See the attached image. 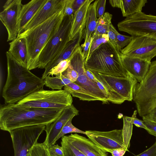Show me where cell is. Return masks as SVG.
<instances>
[{
  "instance_id": "1",
  "label": "cell",
  "mask_w": 156,
  "mask_h": 156,
  "mask_svg": "<svg viewBox=\"0 0 156 156\" xmlns=\"http://www.w3.org/2000/svg\"><path fill=\"white\" fill-rule=\"evenodd\" d=\"M7 76L2 96L5 104H16L30 94L43 89L44 80L16 61L6 52Z\"/></svg>"
},
{
  "instance_id": "2",
  "label": "cell",
  "mask_w": 156,
  "mask_h": 156,
  "mask_svg": "<svg viewBox=\"0 0 156 156\" xmlns=\"http://www.w3.org/2000/svg\"><path fill=\"white\" fill-rule=\"evenodd\" d=\"M63 109L28 107L17 103L5 104L0 107V128L9 132L27 126H46L57 119Z\"/></svg>"
},
{
  "instance_id": "3",
  "label": "cell",
  "mask_w": 156,
  "mask_h": 156,
  "mask_svg": "<svg viewBox=\"0 0 156 156\" xmlns=\"http://www.w3.org/2000/svg\"><path fill=\"white\" fill-rule=\"evenodd\" d=\"M64 8L43 23L18 35L25 38L27 50V69L37 68L39 55L58 29L64 16Z\"/></svg>"
},
{
  "instance_id": "4",
  "label": "cell",
  "mask_w": 156,
  "mask_h": 156,
  "mask_svg": "<svg viewBox=\"0 0 156 156\" xmlns=\"http://www.w3.org/2000/svg\"><path fill=\"white\" fill-rule=\"evenodd\" d=\"M120 53L109 41L101 45L85 61V68L103 74L127 77L130 75L122 65Z\"/></svg>"
},
{
  "instance_id": "5",
  "label": "cell",
  "mask_w": 156,
  "mask_h": 156,
  "mask_svg": "<svg viewBox=\"0 0 156 156\" xmlns=\"http://www.w3.org/2000/svg\"><path fill=\"white\" fill-rule=\"evenodd\" d=\"M90 72L105 87L108 101L120 104L125 101L133 100L137 82L131 75L117 77Z\"/></svg>"
},
{
  "instance_id": "6",
  "label": "cell",
  "mask_w": 156,
  "mask_h": 156,
  "mask_svg": "<svg viewBox=\"0 0 156 156\" xmlns=\"http://www.w3.org/2000/svg\"><path fill=\"white\" fill-rule=\"evenodd\" d=\"M133 100L139 116L142 117L156 107V60L151 62L144 78L137 83Z\"/></svg>"
},
{
  "instance_id": "7",
  "label": "cell",
  "mask_w": 156,
  "mask_h": 156,
  "mask_svg": "<svg viewBox=\"0 0 156 156\" xmlns=\"http://www.w3.org/2000/svg\"><path fill=\"white\" fill-rule=\"evenodd\" d=\"M71 95L64 90H46L36 92L17 104L28 107L63 109L72 104Z\"/></svg>"
},
{
  "instance_id": "8",
  "label": "cell",
  "mask_w": 156,
  "mask_h": 156,
  "mask_svg": "<svg viewBox=\"0 0 156 156\" xmlns=\"http://www.w3.org/2000/svg\"><path fill=\"white\" fill-rule=\"evenodd\" d=\"M73 15L71 16L64 15L57 31L41 52L37 68L45 69L48 63L62 50L70 41Z\"/></svg>"
},
{
  "instance_id": "9",
  "label": "cell",
  "mask_w": 156,
  "mask_h": 156,
  "mask_svg": "<svg viewBox=\"0 0 156 156\" xmlns=\"http://www.w3.org/2000/svg\"><path fill=\"white\" fill-rule=\"evenodd\" d=\"M119 30L132 36L146 37L156 40V16L140 12L118 23Z\"/></svg>"
},
{
  "instance_id": "10",
  "label": "cell",
  "mask_w": 156,
  "mask_h": 156,
  "mask_svg": "<svg viewBox=\"0 0 156 156\" xmlns=\"http://www.w3.org/2000/svg\"><path fill=\"white\" fill-rule=\"evenodd\" d=\"M46 127L44 125H34L10 131L14 156H28L30 149L37 142Z\"/></svg>"
},
{
  "instance_id": "11",
  "label": "cell",
  "mask_w": 156,
  "mask_h": 156,
  "mask_svg": "<svg viewBox=\"0 0 156 156\" xmlns=\"http://www.w3.org/2000/svg\"><path fill=\"white\" fill-rule=\"evenodd\" d=\"M70 64L78 73V76L75 83L86 90L89 94L103 103L108 102V96L98 87L97 84L87 76L85 68V59L82 55L81 47L79 46L70 58Z\"/></svg>"
},
{
  "instance_id": "12",
  "label": "cell",
  "mask_w": 156,
  "mask_h": 156,
  "mask_svg": "<svg viewBox=\"0 0 156 156\" xmlns=\"http://www.w3.org/2000/svg\"><path fill=\"white\" fill-rule=\"evenodd\" d=\"M129 44L122 49L123 55L139 58L149 62L156 56V40L146 37L132 36Z\"/></svg>"
},
{
  "instance_id": "13",
  "label": "cell",
  "mask_w": 156,
  "mask_h": 156,
  "mask_svg": "<svg viewBox=\"0 0 156 156\" xmlns=\"http://www.w3.org/2000/svg\"><path fill=\"white\" fill-rule=\"evenodd\" d=\"M85 132L88 138L106 152L119 148L129 151L124 143L122 129L108 131L89 130Z\"/></svg>"
},
{
  "instance_id": "14",
  "label": "cell",
  "mask_w": 156,
  "mask_h": 156,
  "mask_svg": "<svg viewBox=\"0 0 156 156\" xmlns=\"http://www.w3.org/2000/svg\"><path fill=\"white\" fill-rule=\"evenodd\" d=\"M21 0H12L8 6L0 13L1 21L7 31V41L15 39L18 35V20L23 5Z\"/></svg>"
},
{
  "instance_id": "15",
  "label": "cell",
  "mask_w": 156,
  "mask_h": 156,
  "mask_svg": "<svg viewBox=\"0 0 156 156\" xmlns=\"http://www.w3.org/2000/svg\"><path fill=\"white\" fill-rule=\"evenodd\" d=\"M79 112L73 104L64 108L57 119L46 126L45 131L46 135L43 143L48 147L55 144L64 126L69 119L78 115Z\"/></svg>"
},
{
  "instance_id": "16",
  "label": "cell",
  "mask_w": 156,
  "mask_h": 156,
  "mask_svg": "<svg viewBox=\"0 0 156 156\" xmlns=\"http://www.w3.org/2000/svg\"><path fill=\"white\" fill-rule=\"evenodd\" d=\"M64 1L65 0H47L23 28L21 33L28 31L43 23L61 10L64 7Z\"/></svg>"
},
{
  "instance_id": "17",
  "label": "cell",
  "mask_w": 156,
  "mask_h": 156,
  "mask_svg": "<svg viewBox=\"0 0 156 156\" xmlns=\"http://www.w3.org/2000/svg\"><path fill=\"white\" fill-rule=\"evenodd\" d=\"M120 53L125 69L137 82L140 83L147 73L151 62L136 57L125 56Z\"/></svg>"
},
{
  "instance_id": "18",
  "label": "cell",
  "mask_w": 156,
  "mask_h": 156,
  "mask_svg": "<svg viewBox=\"0 0 156 156\" xmlns=\"http://www.w3.org/2000/svg\"><path fill=\"white\" fill-rule=\"evenodd\" d=\"M83 27H82L76 36L68 42L62 50L48 63L45 68L42 79L44 80L48 75L50 70L61 61L70 58L75 51L80 46V43L83 38Z\"/></svg>"
},
{
  "instance_id": "19",
  "label": "cell",
  "mask_w": 156,
  "mask_h": 156,
  "mask_svg": "<svg viewBox=\"0 0 156 156\" xmlns=\"http://www.w3.org/2000/svg\"><path fill=\"white\" fill-rule=\"evenodd\" d=\"M64 136L70 143L86 156H108L106 152L88 138L77 133Z\"/></svg>"
},
{
  "instance_id": "20",
  "label": "cell",
  "mask_w": 156,
  "mask_h": 156,
  "mask_svg": "<svg viewBox=\"0 0 156 156\" xmlns=\"http://www.w3.org/2000/svg\"><path fill=\"white\" fill-rule=\"evenodd\" d=\"M47 0H32L23 5L19 14L18 20V35L27 25L37 12L44 5Z\"/></svg>"
},
{
  "instance_id": "21",
  "label": "cell",
  "mask_w": 156,
  "mask_h": 156,
  "mask_svg": "<svg viewBox=\"0 0 156 156\" xmlns=\"http://www.w3.org/2000/svg\"><path fill=\"white\" fill-rule=\"evenodd\" d=\"M9 52L18 62L27 67V50L24 37H18L9 43Z\"/></svg>"
},
{
  "instance_id": "22",
  "label": "cell",
  "mask_w": 156,
  "mask_h": 156,
  "mask_svg": "<svg viewBox=\"0 0 156 156\" xmlns=\"http://www.w3.org/2000/svg\"><path fill=\"white\" fill-rule=\"evenodd\" d=\"M94 1V0H86L81 6L74 13L70 41L76 36L82 27H84L88 8Z\"/></svg>"
},
{
  "instance_id": "23",
  "label": "cell",
  "mask_w": 156,
  "mask_h": 156,
  "mask_svg": "<svg viewBox=\"0 0 156 156\" xmlns=\"http://www.w3.org/2000/svg\"><path fill=\"white\" fill-rule=\"evenodd\" d=\"M97 2V0L94 1L90 4L88 8L84 28L83 30V38L84 39V41L81 47L83 46L85 44L89 37L91 36L96 29L98 19L96 11Z\"/></svg>"
},
{
  "instance_id": "24",
  "label": "cell",
  "mask_w": 156,
  "mask_h": 156,
  "mask_svg": "<svg viewBox=\"0 0 156 156\" xmlns=\"http://www.w3.org/2000/svg\"><path fill=\"white\" fill-rule=\"evenodd\" d=\"M147 2V0H120L119 8L122 16L126 17L142 12Z\"/></svg>"
},
{
  "instance_id": "25",
  "label": "cell",
  "mask_w": 156,
  "mask_h": 156,
  "mask_svg": "<svg viewBox=\"0 0 156 156\" xmlns=\"http://www.w3.org/2000/svg\"><path fill=\"white\" fill-rule=\"evenodd\" d=\"M64 90L69 92L73 96L79 98L80 100L87 101L98 100L82 87L74 82L64 87Z\"/></svg>"
},
{
  "instance_id": "26",
  "label": "cell",
  "mask_w": 156,
  "mask_h": 156,
  "mask_svg": "<svg viewBox=\"0 0 156 156\" xmlns=\"http://www.w3.org/2000/svg\"><path fill=\"white\" fill-rule=\"evenodd\" d=\"M45 85L52 90H62L63 87L73 82L62 73L54 77L48 76L44 80Z\"/></svg>"
},
{
  "instance_id": "27",
  "label": "cell",
  "mask_w": 156,
  "mask_h": 156,
  "mask_svg": "<svg viewBox=\"0 0 156 156\" xmlns=\"http://www.w3.org/2000/svg\"><path fill=\"white\" fill-rule=\"evenodd\" d=\"M112 14L105 12L101 17L98 18L96 29L92 37L98 35L108 34L110 25L112 23Z\"/></svg>"
},
{
  "instance_id": "28",
  "label": "cell",
  "mask_w": 156,
  "mask_h": 156,
  "mask_svg": "<svg viewBox=\"0 0 156 156\" xmlns=\"http://www.w3.org/2000/svg\"><path fill=\"white\" fill-rule=\"evenodd\" d=\"M61 143L63 150L64 156H86L70 143L64 136L62 137Z\"/></svg>"
},
{
  "instance_id": "29",
  "label": "cell",
  "mask_w": 156,
  "mask_h": 156,
  "mask_svg": "<svg viewBox=\"0 0 156 156\" xmlns=\"http://www.w3.org/2000/svg\"><path fill=\"white\" fill-rule=\"evenodd\" d=\"M92 37L93 40L91 44L87 56L85 61L88 59L93 52L101 45L108 42L110 41L108 34L98 35Z\"/></svg>"
},
{
  "instance_id": "30",
  "label": "cell",
  "mask_w": 156,
  "mask_h": 156,
  "mask_svg": "<svg viewBox=\"0 0 156 156\" xmlns=\"http://www.w3.org/2000/svg\"><path fill=\"white\" fill-rule=\"evenodd\" d=\"M123 127L122 129L123 142L127 149L130 147V141L132 135L133 124L128 121L125 116L123 117Z\"/></svg>"
},
{
  "instance_id": "31",
  "label": "cell",
  "mask_w": 156,
  "mask_h": 156,
  "mask_svg": "<svg viewBox=\"0 0 156 156\" xmlns=\"http://www.w3.org/2000/svg\"><path fill=\"white\" fill-rule=\"evenodd\" d=\"M29 153L31 156H51L48 147L43 143H37L30 149Z\"/></svg>"
},
{
  "instance_id": "32",
  "label": "cell",
  "mask_w": 156,
  "mask_h": 156,
  "mask_svg": "<svg viewBox=\"0 0 156 156\" xmlns=\"http://www.w3.org/2000/svg\"><path fill=\"white\" fill-rule=\"evenodd\" d=\"M73 118L69 119L64 126L56 139V141L59 138L65 136V135L69 133H76L86 135L87 133L85 131L80 130L73 125L72 121Z\"/></svg>"
},
{
  "instance_id": "33",
  "label": "cell",
  "mask_w": 156,
  "mask_h": 156,
  "mask_svg": "<svg viewBox=\"0 0 156 156\" xmlns=\"http://www.w3.org/2000/svg\"><path fill=\"white\" fill-rule=\"evenodd\" d=\"M70 58L61 61L50 71L48 76H55L62 73L69 67L70 63Z\"/></svg>"
},
{
  "instance_id": "34",
  "label": "cell",
  "mask_w": 156,
  "mask_h": 156,
  "mask_svg": "<svg viewBox=\"0 0 156 156\" xmlns=\"http://www.w3.org/2000/svg\"><path fill=\"white\" fill-rule=\"evenodd\" d=\"M132 36L122 35L119 33L116 37V44L118 50H121L126 46L132 40Z\"/></svg>"
},
{
  "instance_id": "35",
  "label": "cell",
  "mask_w": 156,
  "mask_h": 156,
  "mask_svg": "<svg viewBox=\"0 0 156 156\" xmlns=\"http://www.w3.org/2000/svg\"><path fill=\"white\" fill-rule=\"evenodd\" d=\"M142 118L143 122L147 128L146 131L150 134L156 137V122L145 116Z\"/></svg>"
},
{
  "instance_id": "36",
  "label": "cell",
  "mask_w": 156,
  "mask_h": 156,
  "mask_svg": "<svg viewBox=\"0 0 156 156\" xmlns=\"http://www.w3.org/2000/svg\"><path fill=\"white\" fill-rule=\"evenodd\" d=\"M137 112V110H135L131 117L125 116L126 119L128 121L131 122L133 124H134L136 127L144 129L146 130L147 128L144 124L143 121L136 118Z\"/></svg>"
},
{
  "instance_id": "37",
  "label": "cell",
  "mask_w": 156,
  "mask_h": 156,
  "mask_svg": "<svg viewBox=\"0 0 156 156\" xmlns=\"http://www.w3.org/2000/svg\"><path fill=\"white\" fill-rule=\"evenodd\" d=\"M62 74L73 82L76 81L78 76V73L74 69L70 63L68 68L62 73Z\"/></svg>"
},
{
  "instance_id": "38",
  "label": "cell",
  "mask_w": 156,
  "mask_h": 156,
  "mask_svg": "<svg viewBox=\"0 0 156 156\" xmlns=\"http://www.w3.org/2000/svg\"><path fill=\"white\" fill-rule=\"evenodd\" d=\"M118 33L119 32L111 23L109 26L108 35L110 41L118 50L116 44V37Z\"/></svg>"
},
{
  "instance_id": "39",
  "label": "cell",
  "mask_w": 156,
  "mask_h": 156,
  "mask_svg": "<svg viewBox=\"0 0 156 156\" xmlns=\"http://www.w3.org/2000/svg\"><path fill=\"white\" fill-rule=\"evenodd\" d=\"M106 3V0H97L96 11L97 17L98 18L101 17L105 13Z\"/></svg>"
},
{
  "instance_id": "40",
  "label": "cell",
  "mask_w": 156,
  "mask_h": 156,
  "mask_svg": "<svg viewBox=\"0 0 156 156\" xmlns=\"http://www.w3.org/2000/svg\"><path fill=\"white\" fill-rule=\"evenodd\" d=\"M73 0H65L64 15L71 16L74 14L72 4Z\"/></svg>"
},
{
  "instance_id": "41",
  "label": "cell",
  "mask_w": 156,
  "mask_h": 156,
  "mask_svg": "<svg viewBox=\"0 0 156 156\" xmlns=\"http://www.w3.org/2000/svg\"><path fill=\"white\" fill-rule=\"evenodd\" d=\"M48 149L51 154L64 156L62 147L58 144L53 145L48 147Z\"/></svg>"
},
{
  "instance_id": "42",
  "label": "cell",
  "mask_w": 156,
  "mask_h": 156,
  "mask_svg": "<svg viewBox=\"0 0 156 156\" xmlns=\"http://www.w3.org/2000/svg\"><path fill=\"white\" fill-rule=\"evenodd\" d=\"M135 156H156V140L154 143L149 148Z\"/></svg>"
},
{
  "instance_id": "43",
  "label": "cell",
  "mask_w": 156,
  "mask_h": 156,
  "mask_svg": "<svg viewBox=\"0 0 156 156\" xmlns=\"http://www.w3.org/2000/svg\"><path fill=\"white\" fill-rule=\"evenodd\" d=\"M93 38L91 36L89 37L85 44L83 46L82 55L83 58L85 60L87 58L90 48L93 41Z\"/></svg>"
},
{
  "instance_id": "44",
  "label": "cell",
  "mask_w": 156,
  "mask_h": 156,
  "mask_svg": "<svg viewBox=\"0 0 156 156\" xmlns=\"http://www.w3.org/2000/svg\"><path fill=\"white\" fill-rule=\"evenodd\" d=\"M126 151L122 149H116L110 150L108 152L112 156H123Z\"/></svg>"
},
{
  "instance_id": "45",
  "label": "cell",
  "mask_w": 156,
  "mask_h": 156,
  "mask_svg": "<svg viewBox=\"0 0 156 156\" xmlns=\"http://www.w3.org/2000/svg\"><path fill=\"white\" fill-rule=\"evenodd\" d=\"M85 0H73L72 4V7L74 12V13L85 2Z\"/></svg>"
},
{
  "instance_id": "46",
  "label": "cell",
  "mask_w": 156,
  "mask_h": 156,
  "mask_svg": "<svg viewBox=\"0 0 156 156\" xmlns=\"http://www.w3.org/2000/svg\"><path fill=\"white\" fill-rule=\"evenodd\" d=\"M85 72L87 76L92 81L96 83L98 81V80L90 71L85 69Z\"/></svg>"
},
{
  "instance_id": "47",
  "label": "cell",
  "mask_w": 156,
  "mask_h": 156,
  "mask_svg": "<svg viewBox=\"0 0 156 156\" xmlns=\"http://www.w3.org/2000/svg\"><path fill=\"white\" fill-rule=\"evenodd\" d=\"M144 116L149 118L151 120L156 119V107L148 114Z\"/></svg>"
},
{
  "instance_id": "48",
  "label": "cell",
  "mask_w": 156,
  "mask_h": 156,
  "mask_svg": "<svg viewBox=\"0 0 156 156\" xmlns=\"http://www.w3.org/2000/svg\"><path fill=\"white\" fill-rule=\"evenodd\" d=\"M109 2L112 7L119 8L120 0H110Z\"/></svg>"
},
{
  "instance_id": "49",
  "label": "cell",
  "mask_w": 156,
  "mask_h": 156,
  "mask_svg": "<svg viewBox=\"0 0 156 156\" xmlns=\"http://www.w3.org/2000/svg\"><path fill=\"white\" fill-rule=\"evenodd\" d=\"M96 83L99 88L108 96L106 90L102 83L98 80Z\"/></svg>"
},
{
  "instance_id": "50",
  "label": "cell",
  "mask_w": 156,
  "mask_h": 156,
  "mask_svg": "<svg viewBox=\"0 0 156 156\" xmlns=\"http://www.w3.org/2000/svg\"><path fill=\"white\" fill-rule=\"evenodd\" d=\"M50 155H51V156H59V155H55L51 154H50Z\"/></svg>"
},
{
  "instance_id": "51",
  "label": "cell",
  "mask_w": 156,
  "mask_h": 156,
  "mask_svg": "<svg viewBox=\"0 0 156 156\" xmlns=\"http://www.w3.org/2000/svg\"><path fill=\"white\" fill-rule=\"evenodd\" d=\"M28 156H31L30 153H29V152L28 154Z\"/></svg>"
},
{
  "instance_id": "52",
  "label": "cell",
  "mask_w": 156,
  "mask_h": 156,
  "mask_svg": "<svg viewBox=\"0 0 156 156\" xmlns=\"http://www.w3.org/2000/svg\"><path fill=\"white\" fill-rule=\"evenodd\" d=\"M153 120L154 121L156 122V119H154V120Z\"/></svg>"
}]
</instances>
